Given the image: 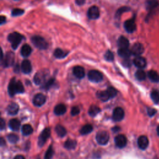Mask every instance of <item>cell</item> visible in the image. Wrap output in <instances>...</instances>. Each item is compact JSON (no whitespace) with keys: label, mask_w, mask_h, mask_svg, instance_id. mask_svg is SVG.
<instances>
[{"label":"cell","mask_w":159,"mask_h":159,"mask_svg":"<svg viewBox=\"0 0 159 159\" xmlns=\"http://www.w3.org/2000/svg\"><path fill=\"white\" fill-rule=\"evenodd\" d=\"M97 97L98 98L101 100L102 101H107L109 99H111V96H110L108 91L107 90L103 91H98L97 93Z\"/></svg>","instance_id":"7402d4cb"},{"label":"cell","mask_w":159,"mask_h":159,"mask_svg":"<svg viewBox=\"0 0 159 159\" xmlns=\"http://www.w3.org/2000/svg\"><path fill=\"white\" fill-rule=\"evenodd\" d=\"M80 112V110L79 108H78L77 106L73 107L71 110V114L72 116H77L79 114Z\"/></svg>","instance_id":"7bdbcfd3"},{"label":"cell","mask_w":159,"mask_h":159,"mask_svg":"<svg viewBox=\"0 0 159 159\" xmlns=\"http://www.w3.org/2000/svg\"><path fill=\"white\" fill-rule=\"evenodd\" d=\"M7 138H8V141L12 144L16 143L18 141V140H19V137H18L17 136L15 135V134H9Z\"/></svg>","instance_id":"d590c367"},{"label":"cell","mask_w":159,"mask_h":159,"mask_svg":"<svg viewBox=\"0 0 159 159\" xmlns=\"http://www.w3.org/2000/svg\"><path fill=\"white\" fill-rule=\"evenodd\" d=\"M137 145L140 149L142 150L146 149L149 145L148 138L145 136H140L137 140Z\"/></svg>","instance_id":"9a60e30c"},{"label":"cell","mask_w":159,"mask_h":159,"mask_svg":"<svg viewBox=\"0 0 159 159\" xmlns=\"http://www.w3.org/2000/svg\"><path fill=\"white\" fill-rule=\"evenodd\" d=\"M131 52L132 55L136 56H140V55H142L144 51V48L142 44L140 43H136L134 44L132 48H131Z\"/></svg>","instance_id":"4fadbf2b"},{"label":"cell","mask_w":159,"mask_h":159,"mask_svg":"<svg viewBox=\"0 0 159 159\" xmlns=\"http://www.w3.org/2000/svg\"><path fill=\"white\" fill-rule=\"evenodd\" d=\"M151 98L154 103L158 104L159 103V91L157 90H153L150 94Z\"/></svg>","instance_id":"e575fe53"},{"label":"cell","mask_w":159,"mask_h":159,"mask_svg":"<svg viewBox=\"0 0 159 159\" xmlns=\"http://www.w3.org/2000/svg\"><path fill=\"white\" fill-rule=\"evenodd\" d=\"M156 110L153 109V108H148L147 109V113H148V115L149 116H150V117H152V116H154L156 113Z\"/></svg>","instance_id":"ee69618b"},{"label":"cell","mask_w":159,"mask_h":159,"mask_svg":"<svg viewBox=\"0 0 159 159\" xmlns=\"http://www.w3.org/2000/svg\"><path fill=\"white\" fill-rule=\"evenodd\" d=\"M22 133L24 136H29L33 132L32 126L29 124H25L22 127Z\"/></svg>","instance_id":"f1b7e54d"},{"label":"cell","mask_w":159,"mask_h":159,"mask_svg":"<svg viewBox=\"0 0 159 159\" xmlns=\"http://www.w3.org/2000/svg\"><path fill=\"white\" fill-rule=\"evenodd\" d=\"M33 44L39 49L40 50H45L47 48L48 45L47 41L40 36L35 35L31 39Z\"/></svg>","instance_id":"3957f363"},{"label":"cell","mask_w":159,"mask_h":159,"mask_svg":"<svg viewBox=\"0 0 159 159\" xmlns=\"http://www.w3.org/2000/svg\"><path fill=\"white\" fill-rule=\"evenodd\" d=\"M124 117V111L123 108L120 107L116 108L113 113V119L116 122H119L123 120Z\"/></svg>","instance_id":"9c48e42d"},{"label":"cell","mask_w":159,"mask_h":159,"mask_svg":"<svg viewBox=\"0 0 159 159\" xmlns=\"http://www.w3.org/2000/svg\"><path fill=\"white\" fill-rule=\"evenodd\" d=\"M24 13V11L21 9L19 8H16L14 9L13 11H12V16H21L22 14Z\"/></svg>","instance_id":"f35d334b"},{"label":"cell","mask_w":159,"mask_h":159,"mask_svg":"<svg viewBox=\"0 0 159 159\" xmlns=\"http://www.w3.org/2000/svg\"><path fill=\"white\" fill-rule=\"evenodd\" d=\"M23 38V36L21 34L17 33H13L8 35V40L11 44V46L13 49H16Z\"/></svg>","instance_id":"7a4b0ae2"},{"label":"cell","mask_w":159,"mask_h":159,"mask_svg":"<svg viewBox=\"0 0 159 159\" xmlns=\"http://www.w3.org/2000/svg\"><path fill=\"white\" fill-rule=\"evenodd\" d=\"M92 131H93L92 126L91 124H86L82 127L80 132V134H82V135H87V134H88L90 132H91Z\"/></svg>","instance_id":"1f68e13d"},{"label":"cell","mask_w":159,"mask_h":159,"mask_svg":"<svg viewBox=\"0 0 159 159\" xmlns=\"http://www.w3.org/2000/svg\"><path fill=\"white\" fill-rule=\"evenodd\" d=\"M2 65L4 67H8L13 64L14 61V55L13 52H8L6 54L5 57L1 59Z\"/></svg>","instance_id":"ba28073f"},{"label":"cell","mask_w":159,"mask_h":159,"mask_svg":"<svg viewBox=\"0 0 159 159\" xmlns=\"http://www.w3.org/2000/svg\"><path fill=\"white\" fill-rule=\"evenodd\" d=\"M66 111V108L64 104H59L54 108V113L57 116L64 114Z\"/></svg>","instance_id":"603a6c76"},{"label":"cell","mask_w":159,"mask_h":159,"mask_svg":"<svg viewBox=\"0 0 159 159\" xmlns=\"http://www.w3.org/2000/svg\"><path fill=\"white\" fill-rule=\"evenodd\" d=\"M136 78L139 81H142L146 78V73L142 70H139L136 72Z\"/></svg>","instance_id":"836d02e7"},{"label":"cell","mask_w":159,"mask_h":159,"mask_svg":"<svg viewBox=\"0 0 159 159\" xmlns=\"http://www.w3.org/2000/svg\"><path fill=\"white\" fill-rule=\"evenodd\" d=\"M129 10V8L127 7H123L121 8L120 9H119L117 11V13L116 14V17H119L122 14L125 13L126 11H128Z\"/></svg>","instance_id":"60d3db41"},{"label":"cell","mask_w":159,"mask_h":159,"mask_svg":"<svg viewBox=\"0 0 159 159\" xmlns=\"http://www.w3.org/2000/svg\"><path fill=\"white\" fill-rule=\"evenodd\" d=\"M157 134H158V135L159 136V126H158V127H157Z\"/></svg>","instance_id":"816d5d0a"},{"label":"cell","mask_w":159,"mask_h":159,"mask_svg":"<svg viewBox=\"0 0 159 159\" xmlns=\"http://www.w3.org/2000/svg\"><path fill=\"white\" fill-rule=\"evenodd\" d=\"M5 22H6V17L3 16H1V22H0V24H1L2 25V24H3Z\"/></svg>","instance_id":"c3c4849f"},{"label":"cell","mask_w":159,"mask_h":159,"mask_svg":"<svg viewBox=\"0 0 159 159\" xmlns=\"http://www.w3.org/2000/svg\"><path fill=\"white\" fill-rule=\"evenodd\" d=\"M133 63L136 67L141 69L145 68L147 65L145 59L140 56H137V57L134 59L133 60Z\"/></svg>","instance_id":"2e32d148"},{"label":"cell","mask_w":159,"mask_h":159,"mask_svg":"<svg viewBox=\"0 0 159 159\" xmlns=\"http://www.w3.org/2000/svg\"><path fill=\"white\" fill-rule=\"evenodd\" d=\"M105 59L108 62H112L114 60V55L110 51H108L105 54Z\"/></svg>","instance_id":"74e56055"},{"label":"cell","mask_w":159,"mask_h":159,"mask_svg":"<svg viewBox=\"0 0 159 159\" xmlns=\"http://www.w3.org/2000/svg\"><path fill=\"white\" fill-rule=\"evenodd\" d=\"M97 142L100 145H104L108 144L109 140V136L106 131H100L97 133L96 136Z\"/></svg>","instance_id":"5b68a950"},{"label":"cell","mask_w":159,"mask_h":159,"mask_svg":"<svg viewBox=\"0 0 159 159\" xmlns=\"http://www.w3.org/2000/svg\"><path fill=\"white\" fill-rule=\"evenodd\" d=\"M114 142L116 145L117 146L118 148H124L127 144V138L124 135L120 134V135H118L115 137Z\"/></svg>","instance_id":"8fae6325"},{"label":"cell","mask_w":159,"mask_h":159,"mask_svg":"<svg viewBox=\"0 0 159 159\" xmlns=\"http://www.w3.org/2000/svg\"><path fill=\"white\" fill-rule=\"evenodd\" d=\"M46 101V97L42 93H38L34 97L33 103L34 105L38 107H40L44 105Z\"/></svg>","instance_id":"30bf717a"},{"label":"cell","mask_w":159,"mask_h":159,"mask_svg":"<svg viewBox=\"0 0 159 159\" xmlns=\"http://www.w3.org/2000/svg\"><path fill=\"white\" fill-rule=\"evenodd\" d=\"M51 129L50 128H46V129L41 132L40 134V136L39 137V140H38V145L39 147H42L43 146L46 142L47 141V140L51 136Z\"/></svg>","instance_id":"8992f818"},{"label":"cell","mask_w":159,"mask_h":159,"mask_svg":"<svg viewBox=\"0 0 159 159\" xmlns=\"http://www.w3.org/2000/svg\"><path fill=\"white\" fill-rule=\"evenodd\" d=\"M54 82H55L54 79L52 78V79L49 80H48L47 82L46 83V84H44V88L46 90H48L53 85Z\"/></svg>","instance_id":"b9f144b4"},{"label":"cell","mask_w":159,"mask_h":159,"mask_svg":"<svg viewBox=\"0 0 159 159\" xmlns=\"http://www.w3.org/2000/svg\"><path fill=\"white\" fill-rule=\"evenodd\" d=\"M100 9L96 6H93L88 11V16L91 20H96L100 17Z\"/></svg>","instance_id":"7c38bea8"},{"label":"cell","mask_w":159,"mask_h":159,"mask_svg":"<svg viewBox=\"0 0 159 159\" xmlns=\"http://www.w3.org/2000/svg\"><path fill=\"white\" fill-rule=\"evenodd\" d=\"M32 52V48L28 44L24 45L21 49V54L24 57H29Z\"/></svg>","instance_id":"cb8c5ba5"},{"label":"cell","mask_w":159,"mask_h":159,"mask_svg":"<svg viewBox=\"0 0 159 159\" xmlns=\"http://www.w3.org/2000/svg\"><path fill=\"white\" fill-rule=\"evenodd\" d=\"M53 154H54V152H53L52 147L50 146L46 153L45 156H44V159H52L53 155Z\"/></svg>","instance_id":"8d00e7d4"},{"label":"cell","mask_w":159,"mask_h":159,"mask_svg":"<svg viewBox=\"0 0 159 159\" xmlns=\"http://www.w3.org/2000/svg\"><path fill=\"white\" fill-rule=\"evenodd\" d=\"M47 73H48L46 72V70L38 72L34 76V83L38 85L44 83L45 82L46 77H47Z\"/></svg>","instance_id":"52a82bcc"},{"label":"cell","mask_w":159,"mask_h":159,"mask_svg":"<svg viewBox=\"0 0 159 159\" xmlns=\"http://www.w3.org/2000/svg\"><path fill=\"white\" fill-rule=\"evenodd\" d=\"M0 128L1 130L3 131L5 128V121L3 119H1V122H0Z\"/></svg>","instance_id":"f6af8a7d"},{"label":"cell","mask_w":159,"mask_h":159,"mask_svg":"<svg viewBox=\"0 0 159 159\" xmlns=\"http://www.w3.org/2000/svg\"><path fill=\"white\" fill-rule=\"evenodd\" d=\"M100 111L101 109L99 107H98L97 106L92 105L91 106L88 110V113L91 117H95L97 114H98L100 113Z\"/></svg>","instance_id":"f546056e"},{"label":"cell","mask_w":159,"mask_h":159,"mask_svg":"<svg viewBox=\"0 0 159 159\" xmlns=\"http://www.w3.org/2000/svg\"><path fill=\"white\" fill-rule=\"evenodd\" d=\"M118 45L119 48H128L129 46V42L124 36H121L118 40Z\"/></svg>","instance_id":"d4e9b609"},{"label":"cell","mask_w":159,"mask_h":159,"mask_svg":"<svg viewBox=\"0 0 159 159\" xmlns=\"http://www.w3.org/2000/svg\"><path fill=\"white\" fill-rule=\"evenodd\" d=\"M147 76L150 80L154 83L159 82V74L154 70H150L148 73Z\"/></svg>","instance_id":"484cf974"},{"label":"cell","mask_w":159,"mask_h":159,"mask_svg":"<svg viewBox=\"0 0 159 159\" xmlns=\"http://www.w3.org/2000/svg\"><path fill=\"white\" fill-rule=\"evenodd\" d=\"M55 131H56L58 136L60 137H63L65 136H66V131L65 129V128L61 125H57L56 127Z\"/></svg>","instance_id":"83f0119b"},{"label":"cell","mask_w":159,"mask_h":159,"mask_svg":"<svg viewBox=\"0 0 159 159\" xmlns=\"http://www.w3.org/2000/svg\"><path fill=\"white\" fill-rule=\"evenodd\" d=\"M124 28L129 33H132L136 29V24L134 20H129L124 22Z\"/></svg>","instance_id":"5bb4252c"},{"label":"cell","mask_w":159,"mask_h":159,"mask_svg":"<svg viewBox=\"0 0 159 159\" xmlns=\"http://www.w3.org/2000/svg\"><path fill=\"white\" fill-rule=\"evenodd\" d=\"M106 90L108 91L110 96H111V98H113L115 97L116 95H117L118 91L113 87H109V88H108V89Z\"/></svg>","instance_id":"ab89813d"},{"label":"cell","mask_w":159,"mask_h":159,"mask_svg":"<svg viewBox=\"0 0 159 159\" xmlns=\"http://www.w3.org/2000/svg\"><path fill=\"white\" fill-rule=\"evenodd\" d=\"M118 53L121 57L125 59H129L132 55L131 51L128 48H119V49L118 51Z\"/></svg>","instance_id":"d6986e66"},{"label":"cell","mask_w":159,"mask_h":159,"mask_svg":"<svg viewBox=\"0 0 159 159\" xmlns=\"http://www.w3.org/2000/svg\"><path fill=\"white\" fill-rule=\"evenodd\" d=\"M75 3L78 6H82L85 3V0H75Z\"/></svg>","instance_id":"7dc6e473"},{"label":"cell","mask_w":159,"mask_h":159,"mask_svg":"<svg viewBox=\"0 0 159 159\" xmlns=\"http://www.w3.org/2000/svg\"><path fill=\"white\" fill-rule=\"evenodd\" d=\"M14 159H25V158H24L22 155H17L14 157Z\"/></svg>","instance_id":"681fc988"},{"label":"cell","mask_w":159,"mask_h":159,"mask_svg":"<svg viewBox=\"0 0 159 159\" xmlns=\"http://www.w3.org/2000/svg\"><path fill=\"white\" fill-rule=\"evenodd\" d=\"M53 55L55 57H56L57 59H63L68 55V52L64 51L63 50L61 49V48H57V49L54 51Z\"/></svg>","instance_id":"4dcf8cb0"},{"label":"cell","mask_w":159,"mask_h":159,"mask_svg":"<svg viewBox=\"0 0 159 159\" xmlns=\"http://www.w3.org/2000/svg\"><path fill=\"white\" fill-rule=\"evenodd\" d=\"M18 111H19V106L15 103H11L7 108V112L10 115H16Z\"/></svg>","instance_id":"ffe728a7"},{"label":"cell","mask_w":159,"mask_h":159,"mask_svg":"<svg viewBox=\"0 0 159 159\" xmlns=\"http://www.w3.org/2000/svg\"><path fill=\"white\" fill-rule=\"evenodd\" d=\"M21 68L22 72L24 73H26V74H28V73H30L32 71L31 64H30V61L28 60H24L22 61Z\"/></svg>","instance_id":"e0dca14e"},{"label":"cell","mask_w":159,"mask_h":159,"mask_svg":"<svg viewBox=\"0 0 159 159\" xmlns=\"http://www.w3.org/2000/svg\"><path fill=\"white\" fill-rule=\"evenodd\" d=\"M88 77L91 82L95 83H99L103 79L102 73L96 70H90L88 73Z\"/></svg>","instance_id":"277c9868"},{"label":"cell","mask_w":159,"mask_h":159,"mask_svg":"<svg viewBox=\"0 0 159 159\" xmlns=\"http://www.w3.org/2000/svg\"><path fill=\"white\" fill-rule=\"evenodd\" d=\"M9 128L14 131H17L20 129L21 123L20 121L17 119H12L9 121Z\"/></svg>","instance_id":"44dd1931"},{"label":"cell","mask_w":159,"mask_h":159,"mask_svg":"<svg viewBox=\"0 0 159 159\" xmlns=\"http://www.w3.org/2000/svg\"><path fill=\"white\" fill-rule=\"evenodd\" d=\"M24 88L20 81H16L15 78H13L8 85V93L11 96H13L17 93H22Z\"/></svg>","instance_id":"6da1fadb"},{"label":"cell","mask_w":159,"mask_h":159,"mask_svg":"<svg viewBox=\"0 0 159 159\" xmlns=\"http://www.w3.org/2000/svg\"><path fill=\"white\" fill-rule=\"evenodd\" d=\"M77 146V141L75 140L72 139H68L66 140V142L64 144L65 148L69 150H72L74 149Z\"/></svg>","instance_id":"4316f807"},{"label":"cell","mask_w":159,"mask_h":159,"mask_svg":"<svg viewBox=\"0 0 159 159\" xmlns=\"http://www.w3.org/2000/svg\"><path fill=\"white\" fill-rule=\"evenodd\" d=\"M73 73L78 78H83L85 77V70L82 66H76L73 69Z\"/></svg>","instance_id":"ac0fdd59"},{"label":"cell","mask_w":159,"mask_h":159,"mask_svg":"<svg viewBox=\"0 0 159 159\" xmlns=\"http://www.w3.org/2000/svg\"><path fill=\"white\" fill-rule=\"evenodd\" d=\"M123 65L125 66H127V67H129L131 66V63L130 62V60L128 59H126L125 60H124V62L123 63Z\"/></svg>","instance_id":"bcb514c9"},{"label":"cell","mask_w":159,"mask_h":159,"mask_svg":"<svg viewBox=\"0 0 159 159\" xmlns=\"http://www.w3.org/2000/svg\"><path fill=\"white\" fill-rule=\"evenodd\" d=\"M158 3L157 0H149L147 3V9L148 10H152L158 7Z\"/></svg>","instance_id":"d6a6232c"},{"label":"cell","mask_w":159,"mask_h":159,"mask_svg":"<svg viewBox=\"0 0 159 159\" xmlns=\"http://www.w3.org/2000/svg\"><path fill=\"white\" fill-rule=\"evenodd\" d=\"M4 144H5V142H4V140L3 139V138H1V145L3 146Z\"/></svg>","instance_id":"f907efd6"}]
</instances>
